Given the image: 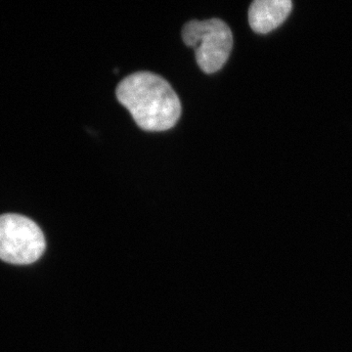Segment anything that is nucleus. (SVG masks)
Listing matches in <instances>:
<instances>
[{
    "mask_svg": "<svg viewBox=\"0 0 352 352\" xmlns=\"http://www.w3.org/2000/svg\"><path fill=\"white\" fill-rule=\"evenodd\" d=\"M117 98L144 131H168L182 115V104L170 83L149 72L132 74L122 80Z\"/></svg>",
    "mask_w": 352,
    "mask_h": 352,
    "instance_id": "nucleus-1",
    "label": "nucleus"
},
{
    "mask_svg": "<svg viewBox=\"0 0 352 352\" xmlns=\"http://www.w3.org/2000/svg\"><path fill=\"white\" fill-rule=\"evenodd\" d=\"M186 45L193 47L201 71L212 74L226 65L233 47V34L219 19L191 21L182 30Z\"/></svg>",
    "mask_w": 352,
    "mask_h": 352,
    "instance_id": "nucleus-2",
    "label": "nucleus"
},
{
    "mask_svg": "<svg viewBox=\"0 0 352 352\" xmlns=\"http://www.w3.org/2000/svg\"><path fill=\"white\" fill-rule=\"evenodd\" d=\"M45 248V238L36 222L22 214L0 215L1 261L28 265L38 261Z\"/></svg>",
    "mask_w": 352,
    "mask_h": 352,
    "instance_id": "nucleus-3",
    "label": "nucleus"
},
{
    "mask_svg": "<svg viewBox=\"0 0 352 352\" xmlns=\"http://www.w3.org/2000/svg\"><path fill=\"white\" fill-rule=\"evenodd\" d=\"M291 0H256L249 10L252 29L259 34H266L276 29L288 17L292 10Z\"/></svg>",
    "mask_w": 352,
    "mask_h": 352,
    "instance_id": "nucleus-4",
    "label": "nucleus"
}]
</instances>
